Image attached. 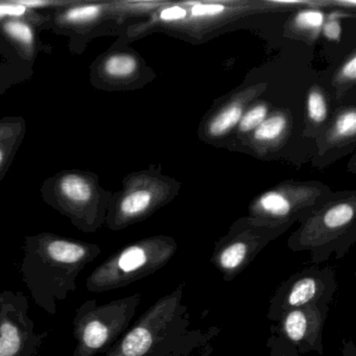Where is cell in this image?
<instances>
[{"label": "cell", "instance_id": "obj_1", "mask_svg": "<svg viewBox=\"0 0 356 356\" xmlns=\"http://www.w3.org/2000/svg\"><path fill=\"white\" fill-rule=\"evenodd\" d=\"M184 286L155 302L105 356H210L220 328L191 329Z\"/></svg>", "mask_w": 356, "mask_h": 356}, {"label": "cell", "instance_id": "obj_2", "mask_svg": "<svg viewBox=\"0 0 356 356\" xmlns=\"http://www.w3.org/2000/svg\"><path fill=\"white\" fill-rule=\"evenodd\" d=\"M20 273L35 303L55 316L57 301L76 291V279L85 266L102 253L97 243L51 232L24 237Z\"/></svg>", "mask_w": 356, "mask_h": 356}, {"label": "cell", "instance_id": "obj_3", "mask_svg": "<svg viewBox=\"0 0 356 356\" xmlns=\"http://www.w3.org/2000/svg\"><path fill=\"white\" fill-rule=\"evenodd\" d=\"M43 201L67 218L84 233H95L105 225L111 191L102 186L90 170H64L41 185Z\"/></svg>", "mask_w": 356, "mask_h": 356}, {"label": "cell", "instance_id": "obj_4", "mask_svg": "<svg viewBox=\"0 0 356 356\" xmlns=\"http://www.w3.org/2000/svg\"><path fill=\"white\" fill-rule=\"evenodd\" d=\"M177 243L168 236H153L130 243L99 264L86 280L87 291L105 293L128 286L155 274L170 261Z\"/></svg>", "mask_w": 356, "mask_h": 356}, {"label": "cell", "instance_id": "obj_5", "mask_svg": "<svg viewBox=\"0 0 356 356\" xmlns=\"http://www.w3.org/2000/svg\"><path fill=\"white\" fill-rule=\"evenodd\" d=\"M354 202H337L310 213L289 239L293 252L309 251L314 266L327 261L333 254L341 259L355 241Z\"/></svg>", "mask_w": 356, "mask_h": 356}, {"label": "cell", "instance_id": "obj_6", "mask_svg": "<svg viewBox=\"0 0 356 356\" xmlns=\"http://www.w3.org/2000/svg\"><path fill=\"white\" fill-rule=\"evenodd\" d=\"M141 301L139 293L106 304L88 300L76 309L74 318L76 339L72 356L107 353L128 330Z\"/></svg>", "mask_w": 356, "mask_h": 356}, {"label": "cell", "instance_id": "obj_7", "mask_svg": "<svg viewBox=\"0 0 356 356\" xmlns=\"http://www.w3.org/2000/svg\"><path fill=\"white\" fill-rule=\"evenodd\" d=\"M118 3L66 1L47 14V31L68 39V49L80 56L95 39L110 35L118 26Z\"/></svg>", "mask_w": 356, "mask_h": 356}, {"label": "cell", "instance_id": "obj_8", "mask_svg": "<svg viewBox=\"0 0 356 356\" xmlns=\"http://www.w3.org/2000/svg\"><path fill=\"white\" fill-rule=\"evenodd\" d=\"M289 226H261L250 218L238 220L231 227L228 234L216 243L210 261L220 273L222 280L232 281L252 264L270 241Z\"/></svg>", "mask_w": 356, "mask_h": 356}, {"label": "cell", "instance_id": "obj_9", "mask_svg": "<svg viewBox=\"0 0 356 356\" xmlns=\"http://www.w3.org/2000/svg\"><path fill=\"white\" fill-rule=\"evenodd\" d=\"M337 289L335 272L331 266H312L283 281L270 299L268 318L274 323L297 308L316 304L330 305Z\"/></svg>", "mask_w": 356, "mask_h": 356}, {"label": "cell", "instance_id": "obj_10", "mask_svg": "<svg viewBox=\"0 0 356 356\" xmlns=\"http://www.w3.org/2000/svg\"><path fill=\"white\" fill-rule=\"evenodd\" d=\"M24 291L0 293V356H38L49 330L37 333Z\"/></svg>", "mask_w": 356, "mask_h": 356}, {"label": "cell", "instance_id": "obj_11", "mask_svg": "<svg viewBox=\"0 0 356 356\" xmlns=\"http://www.w3.org/2000/svg\"><path fill=\"white\" fill-rule=\"evenodd\" d=\"M154 179L147 172L129 175L122 183V191L112 195L105 226L120 231L147 218L159 205Z\"/></svg>", "mask_w": 356, "mask_h": 356}, {"label": "cell", "instance_id": "obj_12", "mask_svg": "<svg viewBox=\"0 0 356 356\" xmlns=\"http://www.w3.org/2000/svg\"><path fill=\"white\" fill-rule=\"evenodd\" d=\"M328 312L326 304L291 310L270 326V333L289 341L301 355L309 352L323 355V331Z\"/></svg>", "mask_w": 356, "mask_h": 356}, {"label": "cell", "instance_id": "obj_13", "mask_svg": "<svg viewBox=\"0 0 356 356\" xmlns=\"http://www.w3.org/2000/svg\"><path fill=\"white\" fill-rule=\"evenodd\" d=\"M141 72L140 58L120 39L91 63L89 81L97 90H124L135 86Z\"/></svg>", "mask_w": 356, "mask_h": 356}, {"label": "cell", "instance_id": "obj_14", "mask_svg": "<svg viewBox=\"0 0 356 356\" xmlns=\"http://www.w3.org/2000/svg\"><path fill=\"white\" fill-rule=\"evenodd\" d=\"M47 14L41 18H10L0 22V54L5 60H18L34 67L40 53H51L39 36L47 31Z\"/></svg>", "mask_w": 356, "mask_h": 356}, {"label": "cell", "instance_id": "obj_15", "mask_svg": "<svg viewBox=\"0 0 356 356\" xmlns=\"http://www.w3.org/2000/svg\"><path fill=\"white\" fill-rule=\"evenodd\" d=\"M26 135L22 116L0 118V183L7 176Z\"/></svg>", "mask_w": 356, "mask_h": 356}, {"label": "cell", "instance_id": "obj_16", "mask_svg": "<svg viewBox=\"0 0 356 356\" xmlns=\"http://www.w3.org/2000/svg\"><path fill=\"white\" fill-rule=\"evenodd\" d=\"M34 74V67L24 62L18 60L0 62V97L12 87L30 80Z\"/></svg>", "mask_w": 356, "mask_h": 356}, {"label": "cell", "instance_id": "obj_17", "mask_svg": "<svg viewBox=\"0 0 356 356\" xmlns=\"http://www.w3.org/2000/svg\"><path fill=\"white\" fill-rule=\"evenodd\" d=\"M243 115V106L241 104H230L212 118L208 130L212 136H222L238 124Z\"/></svg>", "mask_w": 356, "mask_h": 356}, {"label": "cell", "instance_id": "obj_18", "mask_svg": "<svg viewBox=\"0 0 356 356\" xmlns=\"http://www.w3.org/2000/svg\"><path fill=\"white\" fill-rule=\"evenodd\" d=\"M286 118L283 115H273L266 118L260 126L255 129L254 138L259 143H272L277 140L286 128Z\"/></svg>", "mask_w": 356, "mask_h": 356}, {"label": "cell", "instance_id": "obj_19", "mask_svg": "<svg viewBox=\"0 0 356 356\" xmlns=\"http://www.w3.org/2000/svg\"><path fill=\"white\" fill-rule=\"evenodd\" d=\"M44 14L38 11H33L20 3L19 0L12 1H0V22L10 18H41Z\"/></svg>", "mask_w": 356, "mask_h": 356}, {"label": "cell", "instance_id": "obj_20", "mask_svg": "<svg viewBox=\"0 0 356 356\" xmlns=\"http://www.w3.org/2000/svg\"><path fill=\"white\" fill-rule=\"evenodd\" d=\"M307 112L310 120L316 124H321L326 120L328 109L326 99L320 91L312 90L308 95Z\"/></svg>", "mask_w": 356, "mask_h": 356}, {"label": "cell", "instance_id": "obj_21", "mask_svg": "<svg viewBox=\"0 0 356 356\" xmlns=\"http://www.w3.org/2000/svg\"><path fill=\"white\" fill-rule=\"evenodd\" d=\"M268 116V108L264 105H258L243 114L239 120V130L243 133L251 132L262 124Z\"/></svg>", "mask_w": 356, "mask_h": 356}, {"label": "cell", "instance_id": "obj_22", "mask_svg": "<svg viewBox=\"0 0 356 356\" xmlns=\"http://www.w3.org/2000/svg\"><path fill=\"white\" fill-rule=\"evenodd\" d=\"M324 14L318 10H305L296 16L298 28L305 31H318L324 24Z\"/></svg>", "mask_w": 356, "mask_h": 356}, {"label": "cell", "instance_id": "obj_23", "mask_svg": "<svg viewBox=\"0 0 356 356\" xmlns=\"http://www.w3.org/2000/svg\"><path fill=\"white\" fill-rule=\"evenodd\" d=\"M266 345L270 350V356H303L289 341L278 335H270Z\"/></svg>", "mask_w": 356, "mask_h": 356}, {"label": "cell", "instance_id": "obj_24", "mask_svg": "<svg viewBox=\"0 0 356 356\" xmlns=\"http://www.w3.org/2000/svg\"><path fill=\"white\" fill-rule=\"evenodd\" d=\"M334 131L339 137L354 136L356 131L355 111L350 110L341 113L335 122Z\"/></svg>", "mask_w": 356, "mask_h": 356}, {"label": "cell", "instance_id": "obj_25", "mask_svg": "<svg viewBox=\"0 0 356 356\" xmlns=\"http://www.w3.org/2000/svg\"><path fill=\"white\" fill-rule=\"evenodd\" d=\"M224 11V6L211 5V3H197L195 7L191 8V14L195 17L218 15Z\"/></svg>", "mask_w": 356, "mask_h": 356}, {"label": "cell", "instance_id": "obj_26", "mask_svg": "<svg viewBox=\"0 0 356 356\" xmlns=\"http://www.w3.org/2000/svg\"><path fill=\"white\" fill-rule=\"evenodd\" d=\"M323 34L325 37L333 41H339L341 39V28L339 20L329 19L323 24Z\"/></svg>", "mask_w": 356, "mask_h": 356}, {"label": "cell", "instance_id": "obj_27", "mask_svg": "<svg viewBox=\"0 0 356 356\" xmlns=\"http://www.w3.org/2000/svg\"><path fill=\"white\" fill-rule=\"evenodd\" d=\"M187 11L184 8L170 7L163 10L160 14V18L164 22H177L186 17Z\"/></svg>", "mask_w": 356, "mask_h": 356}, {"label": "cell", "instance_id": "obj_28", "mask_svg": "<svg viewBox=\"0 0 356 356\" xmlns=\"http://www.w3.org/2000/svg\"><path fill=\"white\" fill-rule=\"evenodd\" d=\"M341 76L343 78L347 79V80L355 81L356 78V58L355 56H352L351 59L347 62V63L343 65V67L341 68Z\"/></svg>", "mask_w": 356, "mask_h": 356}, {"label": "cell", "instance_id": "obj_29", "mask_svg": "<svg viewBox=\"0 0 356 356\" xmlns=\"http://www.w3.org/2000/svg\"><path fill=\"white\" fill-rule=\"evenodd\" d=\"M343 356H356V347L351 339H343L341 347Z\"/></svg>", "mask_w": 356, "mask_h": 356}]
</instances>
